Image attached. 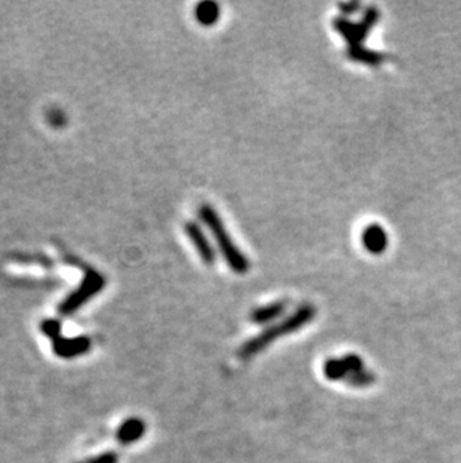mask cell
Here are the masks:
<instances>
[{"mask_svg": "<svg viewBox=\"0 0 461 463\" xmlns=\"http://www.w3.org/2000/svg\"><path fill=\"white\" fill-rule=\"evenodd\" d=\"M315 316H316L315 306H312L309 303L300 306L291 316L286 318V320H283L279 324L270 325L269 328H265L262 333H259L258 336H255L253 339H250V341L245 342L239 351L240 358L245 360V358H250L256 354H259L274 341H278L279 337L291 335L294 332H298L300 328L309 324Z\"/></svg>", "mask_w": 461, "mask_h": 463, "instance_id": "cell-1", "label": "cell"}, {"mask_svg": "<svg viewBox=\"0 0 461 463\" xmlns=\"http://www.w3.org/2000/svg\"><path fill=\"white\" fill-rule=\"evenodd\" d=\"M198 216H199V219L204 222V225H206L210 230V233L213 234V237H214V240H216L219 249H220V253L225 258V261H227V264L229 265V269L239 274L248 272L250 267L248 256H245L237 248V244L232 242L231 235L228 234L227 226H225L219 213L214 210L211 205L202 204L198 210Z\"/></svg>", "mask_w": 461, "mask_h": 463, "instance_id": "cell-2", "label": "cell"}, {"mask_svg": "<svg viewBox=\"0 0 461 463\" xmlns=\"http://www.w3.org/2000/svg\"><path fill=\"white\" fill-rule=\"evenodd\" d=\"M379 18H381V11L376 6H368L360 23H354L349 18L339 15L333 20V27L337 34L343 36L347 47H358L363 45L368 34L377 24Z\"/></svg>", "mask_w": 461, "mask_h": 463, "instance_id": "cell-3", "label": "cell"}, {"mask_svg": "<svg viewBox=\"0 0 461 463\" xmlns=\"http://www.w3.org/2000/svg\"><path fill=\"white\" fill-rule=\"evenodd\" d=\"M80 267L84 270V277L77 290L73 294H69L66 300L60 304V312L65 315L75 312L77 309L89 302L91 297H95L99 291L104 290L107 284L104 274H100L93 267H89L83 263L80 264Z\"/></svg>", "mask_w": 461, "mask_h": 463, "instance_id": "cell-4", "label": "cell"}, {"mask_svg": "<svg viewBox=\"0 0 461 463\" xmlns=\"http://www.w3.org/2000/svg\"><path fill=\"white\" fill-rule=\"evenodd\" d=\"M184 231H186L189 240L197 249L199 258L204 261L206 265H213L214 261H216V252H214V248L211 246L210 240L207 239L206 233L202 231L201 226L197 222H188L184 225Z\"/></svg>", "mask_w": 461, "mask_h": 463, "instance_id": "cell-5", "label": "cell"}, {"mask_svg": "<svg viewBox=\"0 0 461 463\" xmlns=\"http://www.w3.org/2000/svg\"><path fill=\"white\" fill-rule=\"evenodd\" d=\"M361 242L368 252L373 255H381L388 248V234L381 225L370 223L364 228L361 234Z\"/></svg>", "mask_w": 461, "mask_h": 463, "instance_id": "cell-6", "label": "cell"}, {"mask_svg": "<svg viewBox=\"0 0 461 463\" xmlns=\"http://www.w3.org/2000/svg\"><path fill=\"white\" fill-rule=\"evenodd\" d=\"M346 56L352 61H358V64H364L367 66H379L385 61V56L379 51L368 50L363 45L358 47H347L346 48Z\"/></svg>", "mask_w": 461, "mask_h": 463, "instance_id": "cell-7", "label": "cell"}, {"mask_svg": "<svg viewBox=\"0 0 461 463\" xmlns=\"http://www.w3.org/2000/svg\"><path fill=\"white\" fill-rule=\"evenodd\" d=\"M285 311H286V302H274L255 309L250 315V320L253 324H267L274 321L275 318H279Z\"/></svg>", "mask_w": 461, "mask_h": 463, "instance_id": "cell-8", "label": "cell"}, {"mask_svg": "<svg viewBox=\"0 0 461 463\" xmlns=\"http://www.w3.org/2000/svg\"><path fill=\"white\" fill-rule=\"evenodd\" d=\"M144 432H146L144 421H141L139 418H129L120 426L119 439L123 442V444H130V442H135L144 435Z\"/></svg>", "mask_w": 461, "mask_h": 463, "instance_id": "cell-9", "label": "cell"}, {"mask_svg": "<svg viewBox=\"0 0 461 463\" xmlns=\"http://www.w3.org/2000/svg\"><path fill=\"white\" fill-rule=\"evenodd\" d=\"M195 18L201 26H214L220 18V8L216 2H201L195 8Z\"/></svg>", "mask_w": 461, "mask_h": 463, "instance_id": "cell-10", "label": "cell"}, {"mask_svg": "<svg viewBox=\"0 0 461 463\" xmlns=\"http://www.w3.org/2000/svg\"><path fill=\"white\" fill-rule=\"evenodd\" d=\"M90 342L87 337H78V339H60L56 337V351L60 355H75L81 354L89 348Z\"/></svg>", "mask_w": 461, "mask_h": 463, "instance_id": "cell-11", "label": "cell"}, {"mask_svg": "<svg viewBox=\"0 0 461 463\" xmlns=\"http://www.w3.org/2000/svg\"><path fill=\"white\" fill-rule=\"evenodd\" d=\"M322 372L324 376L330 381H340V379L346 381V378L349 376V372H347L342 357L325 360V363L322 366Z\"/></svg>", "mask_w": 461, "mask_h": 463, "instance_id": "cell-12", "label": "cell"}, {"mask_svg": "<svg viewBox=\"0 0 461 463\" xmlns=\"http://www.w3.org/2000/svg\"><path fill=\"white\" fill-rule=\"evenodd\" d=\"M376 381V375L373 372H368V370H361V372L352 374L346 378L347 385L355 387V388H364V387H370Z\"/></svg>", "mask_w": 461, "mask_h": 463, "instance_id": "cell-13", "label": "cell"}, {"mask_svg": "<svg viewBox=\"0 0 461 463\" xmlns=\"http://www.w3.org/2000/svg\"><path fill=\"white\" fill-rule=\"evenodd\" d=\"M342 360H343V363L347 369V372H349V375L361 372V370L365 369L363 358L360 355H356V354H346V355L342 357Z\"/></svg>", "mask_w": 461, "mask_h": 463, "instance_id": "cell-14", "label": "cell"}, {"mask_svg": "<svg viewBox=\"0 0 461 463\" xmlns=\"http://www.w3.org/2000/svg\"><path fill=\"white\" fill-rule=\"evenodd\" d=\"M361 6L363 5L360 2H343V3H339V9H340L342 17H347V15L356 14L361 9Z\"/></svg>", "mask_w": 461, "mask_h": 463, "instance_id": "cell-15", "label": "cell"}]
</instances>
